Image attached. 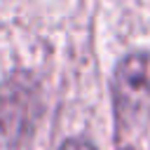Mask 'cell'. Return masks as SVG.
<instances>
[{
  "instance_id": "obj_1",
  "label": "cell",
  "mask_w": 150,
  "mask_h": 150,
  "mask_svg": "<svg viewBox=\"0 0 150 150\" xmlns=\"http://www.w3.org/2000/svg\"><path fill=\"white\" fill-rule=\"evenodd\" d=\"M35 120V87L26 77H12L0 87V131L19 138Z\"/></svg>"
},
{
  "instance_id": "obj_2",
  "label": "cell",
  "mask_w": 150,
  "mask_h": 150,
  "mask_svg": "<svg viewBox=\"0 0 150 150\" xmlns=\"http://www.w3.org/2000/svg\"><path fill=\"white\" fill-rule=\"evenodd\" d=\"M115 98L120 112H141L150 108V59L145 54L127 56L115 73Z\"/></svg>"
},
{
  "instance_id": "obj_3",
  "label": "cell",
  "mask_w": 150,
  "mask_h": 150,
  "mask_svg": "<svg viewBox=\"0 0 150 150\" xmlns=\"http://www.w3.org/2000/svg\"><path fill=\"white\" fill-rule=\"evenodd\" d=\"M61 150H94V148L89 143H84V141H66L61 145Z\"/></svg>"
}]
</instances>
